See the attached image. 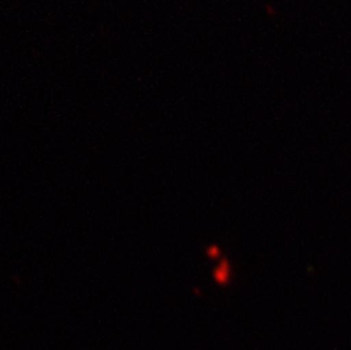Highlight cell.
I'll return each instance as SVG.
<instances>
[{"label": "cell", "mask_w": 351, "mask_h": 350, "mask_svg": "<svg viewBox=\"0 0 351 350\" xmlns=\"http://www.w3.org/2000/svg\"><path fill=\"white\" fill-rule=\"evenodd\" d=\"M266 10H267V12H269V16H275V10L273 8V7L271 8V6L267 5V6H266Z\"/></svg>", "instance_id": "1"}]
</instances>
